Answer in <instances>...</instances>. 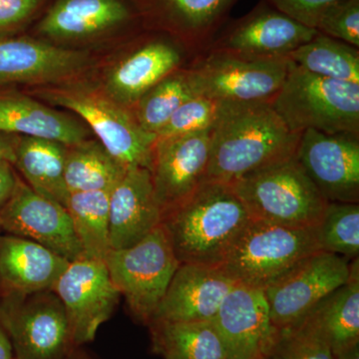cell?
<instances>
[{
    "label": "cell",
    "mask_w": 359,
    "mask_h": 359,
    "mask_svg": "<svg viewBox=\"0 0 359 359\" xmlns=\"http://www.w3.org/2000/svg\"><path fill=\"white\" fill-rule=\"evenodd\" d=\"M252 219L231 184L207 181L162 215L180 264L221 266Z\"/></svg>",
    "instance_id": "obj_1"
},
{
    "label": "cell",
    "mask_w": 359,
    "mask_h": 359,
    "mask_svg": "<svg viewBox=\"0 0 359 359\" xmlns=\"http://www.w3.org/2000/svg\"><path fill=\"white\" fill-rule=\"evenodd\" d=\"M301 135L287 128L271 102L233 104L212 130L207 181L231 184L294 157Z\"/></svg>",
    "instance_id": "obj_2"
},
{
    "label": "cell",
    "mask_w": 359,
    "mask_h": 359,
    "mask_svg": "<svg viewBox=\"0 0 359 359\" xmlns=\"http://www.w3.org/2000/svg\"><path fill=\"white\" fill-rule=\"evenodd\" d=\"M271 105L294 133L359 135V84L311 74L290 60Z\"/></svg>",
    "instance_id": "obj_3"
},
{
    "label": "cell",
    "mask_w": 359,
    "mask_h": 359,
    "mask_svg": "<svg viewBox=\"0 0 359 359\" xmlns=\"http://www.w3.org/2000/svg\"><path fill=\"white\" fill-rule=\"evenodd\" d=\"M231 185L250 218L289 228H313L327 204L295 156L250 172Z\"/></svg>",
    "instance_id": "obj_4"
},
{
    "label": "cell",
    "mask_w": 359,
    "mask_h": 359,
    "mask_svg": "<svg viewBox=\"0 0 359 359\" xmlns=\"http://www.w3.org/2000/svg\"><path fill=\"white\" fill-rule=\"evenodd\" d=\"M289 58H252L208 48L184 66L194 95L231 104L271 102L280 89Z\"/></svg>",
    "instance_id": "obj_5"
},
{
    "label": "cell",
    "mask_w": 359,
    "mask_h": 359,
    "mask_svg": "<svg viewBox=\"0 0 359 359\" xmlns=\"http://www.w3.org/2000/svg\"><path fill=\"white\" fill-rule=\"evenodd\" d=\"M320 250L316 226L289 228L252 219L221 268L236 283L264 290Z\"/></svg>",
    "instance_id": "obj_6"
},
{
    "label": "cell",
    "mask_w": 359,
    "mask_h": 359,
    "mask_svg": "<svg viewBox=\"0 0 359 359\" xmlns=\"http://www.w3.org/2000/svg\"><path fill=\"white\" fill-rule=\"evenodd\" d=\"M105 264L130 313L148 325L180 266L161 224L137 244L111 250Z\"/></svg>",
    "instance_id": "obj_7"
},
{
    "label": "cell",
    "mask_w": 359,
    "mask_h": 359,
    "mask_svg": "<svg viewBox=\"0 0 359 359\" xmlns=\"http://www.w3.org/2000/svg\"><path fill=\"white\" fill-rule=\"evenodd\" d=\"M0 327L15 359H68L75 346L65 309L53 290L0 295Z\"/></svg>",
    "instance_id": "obj_8"
},
{
    "label": "cell",
    "mask_w": 359,
    "mask_h": 359,
    "mask_svg": "<svg viewBox=\"0 0 359 359\" xmlns=\"http://www.w3.org/2000/svg\"><path fill=\"white\" fill-rule=\"evenodd\" d=\"M43 96L82 118L106 150L123 166L151 170L157 136L141 128L130 108L109 96L83 90H56Z\"/></svg>",
    "instance_id": "obj_9"
},
{
    "label": "cell",
    "mask_w": 359,
    "mask_h": 359,
    "mask_svg": "<svg viewBox=\"0 0 359 359\" xmlns=\"http://www.w3.org/2000/svg\"><path fill=\"white\" fill-rule=\"evenodd\" d=\"M351 276V261L332 252H314L264 290L276 330L294 327Z\"/></svg>",
    "instance_id": "obj_10"
},
{
    "label": "cell",
    "mask_w": 359,
    "mask_h": 359,
    "mask_svg": "<svg viewBox=\"0 0 359 359\" xmlns=\"http://www.w3.org/2000/svg\"><path fill=\"white\" fill-rule=\"evenodd\" d=\"M52 290L65 309L75 346L95 339L121 297L105 261L87 257L69 262Z\"/></svg>",
    "instance_id": "obj_11"
},
{
    "label": "cell",
    "mask_w": 359,
    "mask_h": 359,
    "mask_svg": "<svg viewBox=\"0 0 359 359\" xmlns=\"http://www.w3.org/2000/svg\"><path fill=\"white\" fill-rule=\"evenodd\" d=\"M318 32L261 0L245 15L226 22L209 48L252 58H287Z\"/></svg>",
    "instance_id": "obj_12"
},
{
    "label": "cell",
    "mask_w": 359,
    "mask_h": 359,
    "mask_svg": "<svg viewBox=\"0 0 359 359\" xmlns=\"http://www.w3.org/2000/svg\"><path fill=\"white\" fill-rule=\"evenodd\" d=\"M295 159L327 202L359 203V135L302 132Z\"/></svg>",
    "instance_id": "obj_13"
},
{
    "label": "cell",
    "mask_w": 359,
    "mask_h": 359,
    "mask_svg": "<svg viewBox=\"0 0 359 359\" xmlns=\"http://www.w3.org/2000/svg\"><path fill=\"white\" fill-rule=\"evenodd\" d=\"M212 130L158 137L156 140L150 171L162 215L207 182Z\"/></svg>",
    "instance_id": "obj_14"
},
{
    "label": "cell",
    "mask_w": 359,
    "mask_h": 359,
    "mask_svg": "<svg viewBox=\"0 0 359 359\" xmlns=\"http://www.w3.org/2000/svg\"><path fill=\"white\" fill-rule=\"evenodd\" d=\"M0 226L9 235L43 245L67 261L84 257L69 214L63 205L32 190L22 180L0 210Z\"/></svg>",
    "instance_id": "obj_15"
},
{
    "label": "cell",
    "mask_w": 359,
    "mask_h": 359,
    "mask_svg": "<svg viewBox=\"0 0 359 359\" xmlns=\"http://www.w3.org/2000/svg\"><path fill=\"white\" fill-rule=\"evenodd\" d=\"M212 323L231 359H263L276 332L264 290L242 283L226 295Z\"/></svg>",
    "instance_id": "obj_16"
},
{
    "label": "cell",
    "mask_w": 359,
    "mask_h": 359,
    "mask_svg": "<svg viewBox=\"0 0 359 359\" xmlns=\"http://www.w3.org/2000/svg\"><path fill=\"white\" fill-rule=\"evenodd\" d=\"M236 283L221 266L180 264L151 323L211 321Z\"/></svg>",
    "instance_id": "obj_17"
},
{
    "label": "cell",
    "mask_w": 359,
    "mask_h": 359,
    "mask_svg": "<svg viewBox=\"0 0 359 359\" xmlns=\"http://www.w3.org/2000/svg\"><path fill=\"white\" fill-rule=\"evenodd\" d=\"M188 53L171 36L146 40L111 71L106 82L108 96L124 107H133L149 89L186 66Z\"/></svg>",
    "instance_id": "obj_18"
},
{
    "label": "cell",
    "mask_w": 359,
    "mask_h": 359,
    "mask_svg": "<svg viewBox=\"0 0 359 359\" xmlns=\"http://www.w3.org/2000/svg\"><path fill=\"white\" fill-rule=\"evenodd\" d=\"M162 221L150 169L130 168L111 190V250L125 249L143 240Z\"/></svg>",
    "instance_id": "obj_19"
},
{
    "label": "cell",
    "mask_w": 359,
    "mask_h": 359,
    "mask_svg": "<svg viewBox=\"0 0 359 359\" xmlns=\"http://www.w3.org/2000/svg\"><path fill=\"white\" fill-rule=\"evenodd\" d=\"M68 264L65 257L27 238L0 236V295L52 290Z\"/></svg>",
    "instance_id": "obj_20"
},
{
    "label": "cell",
    "mask_w": 359,
    "mask_h": 359,
    "mask_svg": "<svg viewBox=\"0 0 359 359\" xmlns=\"http://www.w3.org/2000/svg\"><path fill=\"white\" fill-rule=\"evenodd\" d=\"M153 16L192 56L209 48L238 0H146Z\"/></svg>",
    "instance_id": "obj_21"
},
{
    "label": "cell",
    "mask_w": 359,
    "mask_h": 359,
    "mask_svg": "<svg viewBox=\"0 0 359 359\" xmlns=\"http://www.w3.org/2000/svg\"><path fill=\"white\" fill-rule=\"evenodd\" d=\"M86 54L30 39L0 41V83L51 81L86 65Z\"/></svg>",
    "instance_id": "obj_22"
},
{
    "label": "cell",
    "mask_w": 359,
    "mask_h": 359,
    "mask_svg": "<svg viewBox=\"0 0 359 359\" xmlns=\"http://www.w3.org/2000/svg\"><path fill=\"white\" fill-rule=\"evenodd\" d=\"M0 132L72 146L88 139V130L65 113L28 97H0Z\"/></svg>",
    "instance_id": "obj_23"
},
{
    "label": "cell",
    "mask_w": 359,
    "mask_h": 359,
    "mask_svg": "<svg viewBox=\"0 0 359 359\" xmlns=\"http://www.w3.org/2000/svg\"><path fill=\"white\" fill-rule=\"evenodd\" d=\"M133 18L122 0H57L39 23V32L55 39L91 36Z\"/></svg>",
    "instance_id": "obj_24"
},
{
    "label": "cell",
    "mask_w": 359,
    "mask_h": 359,
    "mask_svg": "<svg viewBox=\"0 0 359 359\" xmlns=\"http://www.w3.org/2000/svg\"><path fill=\"white\" fill-rule=\"evenodd\" d=\"M299 323L316 330L327 342L334 355L358 344V257L351 261V276L347 283L318 302Z\"/></svg>",
    "instance_id": "obj_25"
},
{
    "label": "cell",
    "mask_w": 359,
    "mask_h": 359,
    "mask_svg": "<svg viewBox=\"0 0 359 359\" xmlns=\"http://www.w3.org/2000/svg\"><path fill=\"white\" fill-rule=\"evenodd\" d=\"M66 151L59 142L22 136L13 163L32 190L65 208L70 194L65 179Z\"/></svg>",
    "instance_id": "obj_26"
},
{
    "label": "cell",
    "mask_w": 359,
    "mask_h": 359,
    "mask_svg": "<svg viewBox=\"0 0 359 359\" xmlns=\"http://www.w3.org/2000/svg\"><path fill=\"white\" fill-rule=\"evenodd\" d=\"M153 351L163 359H231L211 321H152Z\"/></svg>",
    "instance_id": "obj_27"
},
{
    "label": "cell",
    "mask_w": 359,
    "mask_h": 359,
    "mask_svg": "<svg viewBox=\"0 0 359 359\" xmlns=\"http://www.w3.org/2000/svg\"><path fill=\"white\" fill-rule=\"evenodd\" d=\"M127 170L99 141L67 146L65 179L69 193L111 191Z\"/></svg>",
    "instance_id": "obj_28"
},
{
    "label": "cell",
    "mask_w": 359,
    "mask_h": 359,
    "mask_svg": "<svg viewBox=\"0 0 359 359\" xmlns=\"http://www.w3.org/2000/svg\"><path fill=\"white\" fill-rule=\"evenodd\" d=\"M111 191L70 193L65 209L84 257L105 261L111 250L109 198Z\"/></svg>",
    "instance_id": "obj_29"
},
{
    "label": "cell",
    "mask_w": 359,
    "mask_h": 359,
    "mask_svg": "<svg viewBox=\"0 0 359 359\" xmlns=\"http://www.w3.org/2000/svg\"><path fill=\"white\" fill-rule=\"evenodd\" d=\"M287 58L311 74L359 84V48L318 32Z\"/></svg>",
    "instance_id": "obj_30"
},
{
    "label": "cell",
    "mask_w": 359,
    "mask_h": 359,
    "mask_svg": "<svg viewBox=\"0 0 359 359\" xmlns=\"http://www.w3.org/2000/svg\"><path fill=\"white\" fill-rule=\"evenodd\" d=\"M193 96L183 67L149 89L131 110L141 128L157 136L180 106Z\"/></svg>",
    "instance_id": "obj_31"
},
{
    "label": "cell",
    "mask_w": 359,
    "mask_h": 359,
    "mask_svg": "<svg viewBox=\"0 0 359 359\" xmlns=\"http://www.w3.org/2000/svg\"><path fill=\"white\" fill-rule=\"evenodd\" d=\"M316 233L323 252L349 261L356 259L359 256V205L327 202Z\"/></svg>",
    "instance_id": "obj_32"
},
{
    "label": "cell",
    "mask_w": 359,
    "mask_h": 359,
    "mask_svg": "<svg viewBox=\"0 0 359 359\" xmlns=\"http://www.w3.org/2000/svg\"><path fill=\"white\" fill-rule=\"evenodd\" d=\"M263 359H337L320 334L304 323L276 330Z\"/></svg>",
    "instance_id": "obj_33"
},
{
    "label": "cell",
    "mask_w": 359,
    "mask_h": 359,
    "mask_svg": "<svg viewBox=\"0 0 359 359\" xmlns=\"http://www.w3.org/2000/svg\"><path fill=\"white\" fill-rule=\"evenodd\" d=\"M233 104L201 95H194L182 104L160 130L158 137L197 133L212 130Z\"/></svg>",
    "instance_id": "obj_34"
},
{
    "label": "cell",
    "mask_w": 359,
    "mask_h": 359,
    "mask_svg": "<svg viewBox=\"0 0 359 359\" xmlns=\"http://www.w3.org/2000/svg\"><path fill=\"white\" fill-rule=\"evenodd\" d=\"M316 29L359 48V0H340L330 7Z\"/></svg>",
    "instance_id": "obj_35"
},
{
    "label": "cell",
    "mask_w": 359,
    "mask_h": 359,
    "mask_svg": "<svg viewBox=\"0 0 359 359\" xmlns=\"http://www.w3.org/2000/svg\"><path fill=\"white\" fill-rule=\"evenodd\" d=\"M266 1L301 25L316 29L323 14L340 0H266Z\"/></svg>",
    "instance_id": "obj_36"
},
{
    "label": "cell",
    "mask_w": 359,
    "mask_h": 359,
    "mask_svg": "<svg viewBox=\"0 0 359 359\" xmlns=\"http://www.w3.org/2000/svg\"><path fill=\"white\" fill-rule=\"evenodd\" d=\"M39 4L40 0H0V29L22 22Z\"/></svg>",
    "instance_id": "obj_37"
},
{
    "label": "cell",
    "mask_w": 359,
    "mask_h": 359,
    "mask_svg": "<svg viewBox=\"0 0 359 359\" xmlns=\"http://www.w3.org/2000/svg\"><path fill=\"white\" fill-rule=\"evenodd\" d=\"M18 180L13 165L8 161L0 160V210L11 199Z\"/></svg>",
    "instance_id": "obj_38"
},
{
    "label": "cell",
    "mask_w": 359,
    "mask_h": 359,
    "mask_svg": "<svg viewBox=\"0 0 359 359\" xmlns=\"http://www.w3.org/2000/svg\"><path fill=\"white\" fill-rule=\"evenodd\" d=\"M0 132V160L8 161L13 165L18 139Z\"/></svg>",
    "instance_id": "obj_39"
},
{
    "label": "cell",
    "mask_w": 359,
    "mask_h": 359,
    "mask_svg": "<svg viewBox=\"0 0 359 359\" xmlns=\"http://www.w3.org/2000/svg\"><path fill=\"white\" fill-rule=\"evenodd\" d=\"M0 359H14L11 340L1 327H0Z\"/></svg>",
    "instance_id": "obj_40"
},
{
    "label": "cell",
    "mask_w": 359,
    "mask_h": 359,
    "mask_svg": "<svg viewBox=\"0 0 359 359\" xmlns=\"http://www.w3.org/2000/svg\"><path fill=\"white\" fill-rule=\"evenodd\" d=\"M337 359H359V342L335 354Z\"/></svg>",
    "instance_id": "obj_41"
},
{
    "label": "cell",
    "mask_w": 359,
    "mask_h": 359,
    "mask_svg": "<svg viewBox=\"0 0 359 359\" xmlns=\"http://www.w3.org/2000/svg\"><path fill=\"white\" fill-rule=\"evenodd\" d=\"M68 359H85V358H82V356L75 355L74 351H72V353L70 354V356H69V358H68Z\"/></svg>",
    "instance_id": "obj_42"
},
{
    "label": "cell",
    "mask_w": 359,
    "mask_h": 359,
    "mask_svg": "<svg viewBox=\"0 0 359 359\" xmlns=\"http://www.w3.org/2000/svg\"><path fill=\"white\" fill-rule=\"evenodd\" d=\"M0 230H1V226H0Z\"/></svg>",
    "instance_id": "obj_43"
},
{
    "label": "cell",
    "mask_w": 359,
    "mask_h": 359,
    "mask_svg": "<svg viewBox=\"0 0 359 359\" xmlns=\"http://www.w3.org/2000/svg\"><path fill=\"white\" fill-rule=\"evenodd\" d=\"M14 359H15V358H14Z\"/></svg>",
    "instance_id": "obj_44"
}]
</instances>
